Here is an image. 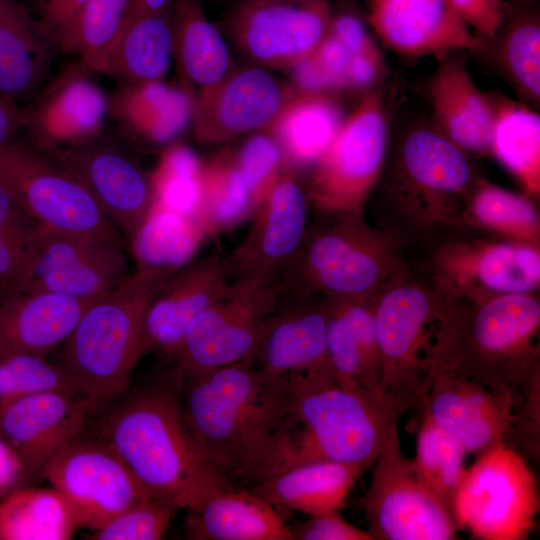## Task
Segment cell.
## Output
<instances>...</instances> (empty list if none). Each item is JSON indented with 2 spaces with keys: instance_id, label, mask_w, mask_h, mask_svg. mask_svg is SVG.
Here are the masks:
<instances>
[{
  "instance_id": "28",
  "label": "cell",
  "mask_w": 540,
  "mask_h": 540,
  "mask_svg": "<svg viewBox=\"0 0 540 540\" xmlns=\"http://www.w3.org/2000/svg\"><path fill=\"white\" fill-rule=\"evenodd\" d=\"M109 103L84 71L70 69L40 97L29 122L39 145L63 148L86 143L100 135Z\"/></svg>"
},
{
  "instance_id": "21",
  "label": "cell",
  "mask_w": 540,
  "mask_h": 540,
  "mask_svg": "<svg viewBox=\"0 0 540 540\" xmlns=\"http://www.w3.org/2000/svg\"><path fill=\"white\" fill-rule=\"evenodd\" d=\"M420 410L475 457L503 443L513 405L432 356Z\"/></svg>"
},
{
  "instance_id": "7",
  "label": "cell",
  "mask_w": 540,
  "mask_h": 540,
  "mask_svg": "<svg viewBox=\"0 0 540 540\" xmlns=\"http://www.w3.org/2000/svg\"><path fill=\"white\" fill-rule=\"evenodd\" d=\"M280 279L291 293L372 300L407 270L405 246L364 213L317 211Z\"/></svg>"
},
{
  "instance_id": "1",
  "label": "cell",
  "mask_w": 540,
  "mask_h": 540,
  "mask_svg": "<svg viewBox=\"0 0 540 540\" xmlns=\"http://www.w3.org/2000/svg\"><path fill=\"white\" fill-rule=\"evenodd\" d=\"M182 381L173 365L127 390L103 409L99 438L149 496L190 510L229 485L209 466L195 442L184 412Z\"/></svg>"
},
{
  "instance_id": "5",
  "label": "cell",
  "mask_w": 540,
  "mask_h": 540,
  "mask_svg": "<svg viewBox=\"0 0 540 540\" xmlns=\"http://www.w3.org/2000/svg\"><path fill=\"white\" fill-rule=\"evenodd\" d=\"M480 177L469 154L435 124L409 126L388 145L375 204L376 225L406 249L431 245L459 225Z\"/></svg>"
},
{
  "instance_id": "34",
  "label": "cell",
  "mask_w": 540,
  "mask_h": 540,
  "mask_svg": "<svg viewBox=\"0 0 540 540\" xmlns=\"http://www.w3.org/2000/svg\"><path fill=\"white\" fill-rule=\"evenodd\" d=\"M172 9L173 56L184 87L193 95L195 88L197 93L227 77L232 60L225 40L197 0H174Z\"/></svg>"
},
{
  "instance_id": "60",
  "label": "cell",
  "mask_w": 540,
  "mask_h": 540,
  "mask_svg": "<svg viewBox=\"0 0 540 540\" xmlns=\"http://www.w3.org/2000/svg\"><path fill=\"white\" fill-rule=\"evenodd\" d=\"M46 1H48V0H38L37 3H36L37 7L40 8L41 5H42L43 3H45Z\"/></svg>"
},
{
  "instance_id": "20",
  "label": "cell",
  "mask_w": 540,
  "mask_h": 540,
  "mask_svg": "<svg viewBox=\"0 0 540 540\" xmlns=\"http://www.w3.org/2000/svg\"><path fill=\"white\" fill-rule=\"evenodd\" d=\"M296 93L262 67L232 70L194 94V134L201 142L220 143L269 129Z\"/></svg>"
},
{
  "instance_id": "55",
  "label": "cell",
  "mask_w": 540,
  "mask_h": 540,
  "mask_svg": "<svg viewBox=\"0 0 540 540\" xmlns=\"http://www.w3.org/2000/svg\"><path fill=\"white\" fill-rule=\"evenodd\" d=\"M383 72V56L379 49L352 55L347 75L348 89L369 92Z\"/></svg>"
},
{
  "instance_id": "14",
  "label": "cell",
  "mask_w": 540,
  "mask_h": 540,
  "mask_svg": "<svg viewBox=\"0 0 540 540\" xmlns=\"http://www.w3.org/2000/svg\"><path fill=\"white\" fill-rule=\"evenodd\" d=\"M420 266L442 290L459 296L537 294L539 247L494 238L447 233Z\"/></svg>"
},
{
  "instance_id": "32",
  "label": "cell",
  "mask_w": 540,
  "mask_h": 540,
  "mask_svg": "<svg viewBox=\"0 0 540 540\" xmlns=\"http://www.w3.org/2000/svg\"><path fill=\"white\" fill-rule=\"evenodd\" d=\"M323 299L327 310V347L335 374L382 392L374 301Z\"/></svg>"
},
{
  "instance_id": "36",
  "label": "cell",
  "mask_w": 540,
  "mask_h": 540,
  "mask_svg": "<svg viewBox=\"0 0 540 540\" xmlns=\"http://www.w3.org/2000/svg\"><path fill=\"white\" fill-rule=\"evenodd\" d=\"M172 5L127 20L109 61L108 74L129 84L162 81L173 56Z\"/></svg>"
},
{
  "instance_id": "17",
  "label": "cell",
  "mask_w": 540,
  "mask_h": 540,
  "mask_svg": "<svg viewBox=\"0 0 540 540\" xmlns=\"http://www.w3.org/2000/svg\"><path fill=\"white\" fill-rule=\"evenodd\" d=\"M123 243L40 224L23 290L96 300L129 276Z\"/></svg>"
},
{
  "instance_id": "29",
  "label": "cell",
  "mask_w": 540,
  "mask_h": 540,
  "mask_svg": "<svg viewBox=\"0 0 540 540\" xmlns=\"http://www.w3.org/2000/svg\"><path fill=\"white\" fill-rule=\"evenodd\" d=\"M505 17L492 37H477L470 51L516 92L521 103L539 106L540 11L536 0H505Z\"/></svg>"
},
{
  "instance_id": "35",
  "label": "cell",
  "mask_w": 540,
  "mask_h": 540,
  "mask_svg": "<svg viewBox=\"0 0 540 540\" xmlns=\"http://www.w3.org/2000/svg\"><path fill=\"white\" fill-rule=\"evenodd\" d=\"M493 106L490 155L520 182L528 197L540 192V116L521 102L489 93Z\"/></svg>"
},
{
  "instance_id": "51",
  "label": "cell",
  "mask_w": 540,
  "mask_h": 540,
  "mask_svg": "<svg viewBox=\"0 0 540 540\" xmlns=\"http://www.w3.org/2000/svg\"><path fill=\"white\" fill-rule=\"evenodd\" d=\"M289 527L293 540H374L368 530L349 523L339 508L311 515Z\"/></svg>"
},
{
  "instance_id": "61",
  "label": "cell",
  "mask_w": 540,
  "mask_h": 540,
  "mask_svg": "<svg viewBox=\"0 0 540 540\" xmlns=\"http://www.w3.org/2000/svg\"><path fill=\"white\" fill-rule=\"evenodd\" d=\"M34 1L37 3L38 0H34Z\"/></svg>"
},
{
  "instance_id": "58",
  "label": "cell",
  "mask_w": 540,
  "mask_h": 540,
  "mask_svg": "<svg viewBox=\"0 0 540 540\" xmlns=\"http://www.w3.org/2000/svg\"><path fill=\"white\" fill-rule=\"evenodd\" d=\"M23 482V470L21 464L0 437V495L11 491L16 484Z\"/></svg>"
},
{
  "instance_id": "13",
  "label": "cell",
  "mask_w": 540,
  "mask_h": 540,
  "mask_svg": "<svg viewBox=\"0 0 540 540\" xmlns=\"http://www.w3.org/2000/svg\"><path fill=\"white\" fill-rule=\"evenodd\" d=\"M281 281L236 283L188 327L172 359L183 377L252 362L264 323L282 294Z\"/></svg>"
},
{
  "instance_id": "41",
  "label": "cell",
  "mask_w": 540,
  "mask_h": 540,
  "mask_svg": "<svg viewBox=\"0 0 540 540\" xmlns=\"http://www.w3.org/2000/svg\"><path fill=\"white\" fill-rule=\"evenodd\" d=\"M254 212L236 154L224 151L202 165L198 219L208 236L233 228Z\"/></svg>"
},
{
  "instance_id": "26",
  "label": "cell",
  "mask_w": 540,
  "mask_h": 540,
  "mask_svg": "<svg viewBox=\"0 0 540 540\" xmlns=\"http://www.w3.org/2000/svg\"><path fill=\"white\" fill-rule=\"evenodd\" d=\"M464 51L447 54L427 83L436 127L465 152L490 155L493 106L489 93L473 81Z\"/></svg>"
},
{
  "instance_id": "16",
  "label": "cell",
  "mask_w": 540,
  "mask_h": 540,
  "mask_svg": "<svg viewBox=\"0 0 540 540\" xmlns=\"http://www.w3.org/2000/svg\"><path fill=\"white\" fill-rule=\"evenodd\" d=\"M332 15L327 0H242L230 14L229 30L255 63L288 70L315 51Z\"/></svg>"
},
{
  "instance_id": "40",
  "label": "cell",
  "mask_w": 540,
  "mask_h": 540,
  "mask_svg": "<svg viewBox=\"0 0 540 540\" xmlns=\"http://www.w3.org/2000/svg\"><path fill=\"white\" fill-rule=\"evenodd\" d=\"M459 225L539 247V215L530 197L481 178L468 197Z\"/></svg>"
},
{
  "instance_id": "48",
  "label": "cell",
  "mask_w": 540,
  "mask_h": 540,
  "mask_svg": "<svg viewBox=\"0 0 540 540\" xmlns=\"http://www.w3.org/2000/svg\"><path fill=\"white\" fill-rule=\"evenodd\" d=\"M179 510L173 504L149 498L119 513L87 535L91 540H158Z\"/></svg>"
},
{
  "instance_id": "57",
  "label": "cell",
  "mask_w": 540,
  "mask_h": 540,
  "mask_svg": "<svg viewBox=\"0 0 540 540\" xmlns=\"http://www.w3.org/2000/svg\"><path fill=\"white\" fill-rule=\"evenodd\" d=\"M28 112L0 96V150L14 142L20 130L28 126Z\"/></svg>"
},
{
  "instance_id": "23",
  "label": "cell",
  "mask_w": 540,
  "mask_h": 540,
  "mask_svg": "<svg viewBox=\"0 0 540 540\" xmlns=\"http://www.w3.org/2000/svg\"><path fill=\"white\" fill-rule=\"evenodd\" d=\"M252 363L275 378L333 370L324 299L282 290L266 318Z\"/></svg>"
},
{
  "instance_id": "39",
  "label": "cell",
  "mask_w": 540,
  "mask_h": 540,
  "mask_svg": "<svg viewBox=\"0 0 540 540\" xmlns=\"http://www.w3.org/2000/svg\"><path fill=\"white\" fill-rule=\"evenodd\" d=\"M80 523L55 488L11 490L0 500V540H68Z\"/></svg>"
},
{
  "instance_id": "2",
  "label": "cell",
  "mask_w": 540,
  "mask_h": 540,
  "mask_svg": "<svg viewBox=\"0 0 540 540\" xmlns=\"http://www.w3.org/2000/svg\"><path fill=\"white\" fill-rule=\"evenodd\" d=\"M288 400L286 378L252 362L183 377L182 401L195 442L227 485L251 488L266 478Z\"/></svg>"
},
{
  "instance_id": "22",
  "label": "cell",
  "mask_w": 540,
  "mask_h": 540,
  "mask_svg": "<svg viewBox=\"0 0 540 540\" xmlns=\"http://www.w3.org/2000/svg\"><path fill=\"white\" fill-rule=\"evenodd\" d=\"M96 414L83 397L60 390L34 393L0 409V437L18 458L23 481L42 477L49 461L83 434Z\"/></svg>"
},
{
  "instance_id": "4",
  "label": "cell",
  "mask_w": 540,
  "mask_h": 540,
  "mask_svg": "<svg viewBox=\"0 0 540 540\" xmlns=\"http://www.w3.org/2000/svg\"><path fill=\"white\" fill-rule=\"evenodd\" d=\"M444 293L428 356L510 401L540 379L538 294Z\"/></svg>"
},
{
  "instance_id": "19",
  "label": "cell",
  "mask_w": 540,
  "mask_h": 540,
  "mask_svg": "<svg viewBox=\"0 0 540 540\" xmlns=\"http://www.w3.org/2000/svg\"><path fill=\"white\" fill-rule=\"evenodd\" d=\"M86 186L121 232L132 237L154 207L152 177L119 142L98 136L86 143L51 148Z\"/></svg>"
},
{
  "instance_id": "50",
  "label": "cell",
  "mask_w": 540,
  "mask_h": 540,
  "mask_svg": "<svg viewBox=\"0 0 540 540\" xmlns=\"http://www.w3.org/2000/svg\"><path fill=\"white\" fill-rule=\"evenodd\" d=\"M540 379L535 381L523 402L513 410L504 443L525 458H539Z\"/></svg>"
},
{
  "instance_id": "53",
  "label": "cell",
  "mask_w": 540,
  "mask_h": 540,
  "mask_svg": "<svg viewBox=\"0 0 540 540\" xmlns=\"http://www.w3.org/2000/svg\"><path fill=\"white\" fill-rule=\"evenodd\" d=\"M312 55L335 91L348 89L347 75L352 54L336 37L328 33Z\"/></svg>"
},
{
  "instance_id": "8",
  "label": "cell",
  "mask_w": 540,
  "mask_h": 540,
  "mask_svg": "<svg viewBox=\"0 0 540 540\" xmlns=\"http://www.w3.org/2000/svg\"><path fill=\"white\" fill-rule=\"evenodd\" d=\"M443 301V291L413 265L374 298L380 390L415 408L426 391L427 355Z\"/></svg>"
},
{
  "instance_id": "33",
  "label": "cell",
  "mask_w": 540,
  "mask_h": 540,
  "mask_svg": "<svg viewBox=\"0 0 540 540\" xmlns=\"http://www.w3.org/2000/svg\"><path fill=\"white\" fill-rule=\"evenodd\" d=\"M365 469L356 464L316 461L283 470L248 488L267 502L307 516L340 508Z\"/></svg>"
},
{
  "instance_id": "12",
  "label": "cell",
  "mask_w": 540,
  "mask_h": 540,
  "mask_svg": "<svg viewBox=\"0 0 540 540\" xmlns=\"http://www.w3.org/2000/svg\"><path fill=\"white\" fill-rule=\"evenodd\" d=\"M389 145L383 95L366 92L316 163L307 197L316 211L364 213Z\"/></svg>"
},
{
  "instance_id": "6",
  "label": "cell",
  "mask_w": 540,
  "mask_h": 540,
  "mask_svg": "<svg viewBox=\"0 0 540 540\" xmlns=\"http://www.w3.org/2000/svg\"><path fill=\"white\" fill-rule=\"evenodd\" d=\"M174 271L140 266L93 301L53 361L96 414L121 397L143 356V325L155 294Z\"/></svg>"
},
{
  "instance_id": "42",
  "label": "cell",
  "mask_w": 540,
  "mask_h": 540,
  "mask_svg": "<svg viewBox=\"0 0 540 540\" xmlns=\"http://www.w3.org/2000/svg\"><path fill=\"white\" fill-rule=\"evenodd\" d=\"M467 454L455 436L421 411L415 455L411 460L420 478L452 515L454 497L466 471Z\"/></svg>"
},
{
  "instance_id": "25",
  "label": "cell",
  "mask_w": 540,
  "mask_h": 540,
  "mask_svg": "<svg viewBox=\"0 0 540 540\" xmlns=\"http://www.w3.org/2000/svg\"><path fill=\"white\" fill-rule=\"evenodd\" d=\"M367 19L382 44L407 60H439L477 41L448 0H369Z\"/></svg>"
},
{
  "instance_id": "43",
  "label": "cell",
  "mask_w": 540,
  "mask_h": 540,
  "mask_svg": "<svg viewBox=\"0 0 540 540\" xmlns=\"http://www.w3.org/2000/svg\"><path fill=\"white\" fill-rule=\"evenodd\" d=\"M136 235L141 266L166 271L185 265L208 236L198 218L161 208H153Z\"/></svg>"
},
{
  "instance_id": "27",
  "label": "cell",
  "mask_w": 540,
  "mask_h": 540,
  "mask_svg": "<svg viewBox=\"0 0 540 540\" xmlns=\"http://www.w3.org/2000/svg\"><path fill=\"white\" fill-rule=\"evenodd\" d=\"M95 300L21 290L0 299V355L46 358L68 338Z\"/></svg>"
},
{
  "instance_id": "10",
  "label": "cell",
  "mask_w": 540,
  "mask_h": 540,
  "mask_svg": "<svg viewBox=\"0 0 540 540\" xmlns=\"http://www.w3.org/2000/svg\"><path fill=\"white\" fill-rule=\"evenodd\" d=\"M540 509L539 489L526 458L500 443L476 457L453 501L458 530L480 540H524Z\"/></svg>"
},
{
  "instance_id": "3",
  "label": "cell",
  "mask_w": 540,
  "mask_h": 540,
  "mask_svg": "<svg viewBox=\"0 0 540 540\" xmlns=\"http://www.w3.org/2000/svg\"><path fill=\"white\" fill-rule=\"evenodd\" d=\"M286 379V411L265 479L316 461L356 464L366 470L387 429L415 408L406 400L344 380L333 370Z\"/></svg>"
},
{
  "instance_id": "47",
  "label": "cell",
  "mask_w": 540,
  "mask_h": 540,
  "mask_svg": "<svg viewBox=\"0 0 540 540\" xmlns=\"http://www.w3.org/2000/svg\"><path fill=\"white\" fill-rule=\"evenodd\" d=\"M50 390L79 395L72 380L54 362L34 355H0V409L25 396Z\"/></svg>"
},
{
  "instance_id": "37",
  "label": "cell",
  "mask_w": 540,
  "mask_h": 540,
  "mask_svg": "<svg viewBox=\"0 0 540 540\" xmlns=\"http://www.w3.org/2000/svg\"><path fill=\"white\" fill-rule=\"evenodd\" d=\"M345 116L327 94L296 95L271 126L282 152L299 164L317 163L328 150Z\"/></svg>"
},
{
  "instance_id": "31",
  "label": "cell",
  "mask_w": 540,
  "mask_h": 540,
  "mask_svg": "<svg viewBox=\"0 0 540 540\" xmlns=\"http://www.w3.org/2000/svg\"><path fill=\"white\" fill-rule=\"evenodd\" d=\"M57 48L19 0H0V96L17 104L41 87Z\"/></svg>"
},
{
  "instance_id": "38",
  "label": "cell",
  "mask_w": 540,
  "mask_h": 540,
  "mask_svg": "<svg viewBox=\"0 0 540 540\" xmlns=\"http://www.w3.org/2000/svg\"><path fill=\"white\" fill-rule=\"evenodd\" d=\"M194 98L183 87L152 81L130 84L118 100V115L133 132L154 143L178 137L192 120Z\"/></svg>"
},
{
  "instance_id": "52",
  "label": "cell",
  "mask_w": 540,
  "mask_h": 540,
  "mask_svg": "<svg viewBox=\"0 0 540 540\" xmlns=\"http://www.w3.org/2000/svg\"><path fill=\"white\" fill-rule=\"evenodd\" d=\"M473 34L489 38L497 31L506 13L505 0H448Z\"/></svg>"
},
{
  "instance_id": "11",
  "label": "cell",
  "mask_w": 540,
  "mask_h": 540,
  "mask_svg": "<svg viewBox=\"0 0 540 540\" xmlns=\"http://www.w3.org/2000/svg\"><path fill=\"white\" fill-rule=\"evenodd\" d=\"M370 482L359 499L374 540H452L453 515L403 453L398 423L386 431Z\"/></svg>"
},
{
  "instance_id": "49",
  "label": "cell",
  "mask_w": 540,
  "mask_h": 540,
  "mask_svg": "<svg viewBox=\"0 0 540 540\" xmlns=\"http://www.w3.org/2000/svg\"><path fill=\"white\" fill-rule=\"evenodd\" d=\"M236 157L256 211L281 172L282 150L274 137L256 134Z\"/></svg>"
},
{
  "instance_id": "44",
  "label": "cell",
  "mask_w": 540,
  "mask_h": 540,
  "mask_svg": "<svg viewBox=\"0 0 540 540\" xmlns=\"http://www.w3.org/2000/svg\"><path fill=\"white\" fill-rule=\"evenodd\" d=\"M39 226L0 185V299L25 287Z\"/></svg>"
},
{
  "instance_id": "46",
  "label": "cell",
  "mask_w": 540,
  "mask_h": 540,
  "mask_svg": "<svg viewBox=\"0 0 540 540\" xmlns=\"http://www.w3.org/2000/svg\"><path fill=\"white\" fill-rule=\"evenodd\" d=\"M202 165L193 151L185 146L169 149L151 175L155 199L153 208L198 218L202 197Z\"/></svg>"
},
{
  "instance_id": "15",
  "label": "cell",
  "mask_w": 540,
  "mask_h": 540,
  "mask_svg": "<svg viewBox=\"0 0 540 540\" xmlns=\"http://www.w3.org/2000/svg\"><path fill=\"white\" fill-rule=\"evenodd\" d=\"M42 477L66 499L80 526L92 531L152 498L104 440L83 434L49 461Z\"/></svg>"
},
{
  "instance_id": "45",
  "label": "cell",
  "mask_w": 540,
  "mask_h": 540,
  "mask_svg": "<svg viewBox=\"0 0 540 540\" xmlns=\"http://www.w3.org/2000/svg\"><path fill=\"white\" fill-rule=\"evenodd\" d=\"M133 0H87L76 25V48L90 71L108 74L109 61Z\"/></svg>"
},
{
  "instance_id": "54",
  "label": "cell",
  "mask_w": 540,
  "mask_h": 540,
  "mask_svg": "<svg viewBox=\"0 0 540 540\" xmlns=\"http://www.w3.org/2000/svg\"><path fill=\"white\" fill-rule=\"evenodd\" d=\"M329 33L336 37L352 55L378 49L363 21L350 12L332 15Z\"/></svg>"
},
{
  "instance_id": "18",
  "label": "cell",
  "mask_w": 540,
  "mask_h": 540,
  "mask_svg": "<svg viewBox=\"0 0 540 540\" xmlns=\"http://www.w3.org/2000/svg\"><path fill=\"white\" fill-rule=\"evenodd\" d=\"M307 192L281 171L254 214L248 234L227 256L232 284L279 281L307 228Z\"/></svg>"
},
{
  "instance_id": "30",
  "label": "cell",
  "mask_w": 540,
  "mask_h": 540,
  "mask_svg": "<svg viewBox=\"0 0 540 540\" xmlns=\"http://www.w3.org/2000/svg\"><path fill=\"white\" fill-rule=\"evenodd\" d=\"M184 530L193 540H293L278 510L244 487L212 492L197 508L187 510Z\"/></svg>"
},
{
  "instance_id": "59",
  "label": "cell",
  "mask_w": 540,
  "mask_h": 540,
  "mask_svg": "<svg viewBox=\"0 0 540 540\" xmlns=\"http://www.w3.org/2000/svg\"><path fill=\"white\" fill-rule=\"evenodd\" d=\"M174 0H133L128 20L146 14L160 12L171 6Z\"/></svg>"
},
{
  "instance_id": "9",
  "label": "cell",
  "mask_w": 540,
  "mask_h": 540,
  "mask_svg": "<svg viewBox=\"0 0 540 540\" xmlns=\"http://www.w3.org/2000/svg\"><path fill=\"white\" fill-rule=\"evenodd\" d=\"M0 185L43 226L123 243L121 232L51 148L13 142L1 149Z\"/></svg>"
},
{
  "instance_id": "56",
  "label": "cell",
  "mask_w": 540,
  "mask_h": 540,
  "mask_svg": "<svg viewBox=\"0 0 540 540\" xmlns=\"http://www.w3.org/2000/svg\"><path fill=\"white\" fill-rule=\"evenodd\" d=\"M288 70L291 71L294 89L298 93L327 94L335 91L331 81L312 54Z\"/></svg>"
},
{
  "instance_id": "24",
  "label": "cell",
  "mask_w": 540,
  "mask_h": 540,
  "mask_svg": "<svg viewBox=\"0 0 540 540\" xmlns=\"http://www.w3.org/2000/svg\"><path fill=\"white\" fill-rule=\"evenodd\" d=\"M232 288L227 256L210 255L174 271L146 311L143 355L173 359L192 321Z\"/></svg>"
}]
</instances>
